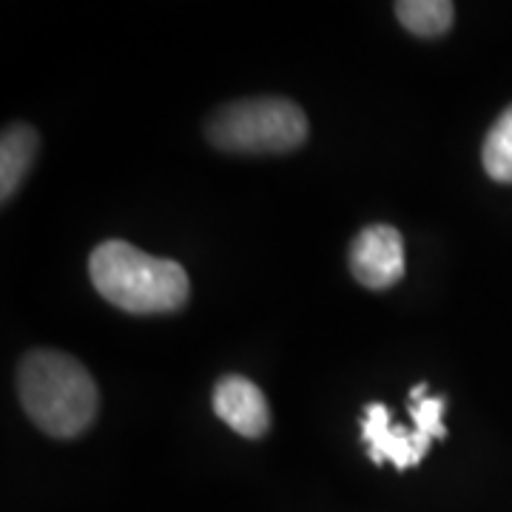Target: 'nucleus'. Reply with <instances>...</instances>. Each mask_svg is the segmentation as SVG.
<instances>
[{
	"instance_id": "obj_1",
	"label": "nucleus",
	"mask_w": 512,
	"mask_h": 512,
	"mask_svg": "<svg viewBox=\"0 0 512 512\" xmlns=\"http://www.w3.org/2000/svg\"><path fill=\"white\" fill-rule=\"evenodd\" d=\"M18 396L26 416L52 439H74L97 419L100 393L92 373L69 353L32 350L18 365Z\"/></svg>"
},
{
	"instance_id": "obj_2",
	"label": "nucleus",
	"mask_w": 512,
	"mask_h": 512,
	"mask_svg": "<svg viewBox=\"0 0 512 512\" xmlns=\"http://www.w3.org/2000/svg\"><path fill=\"white\" fill-rule=\"evenodd\" d=\"M94 291L126 313L151 316L183 308L191 282L180 262L143 254L126 239H106L89 256Z\"/></svg>"
},
{
	"instance_id": "obj_8",
	"label": "nucleus",
	"mask_w": 512,
	"mask_h": 512,
	"mask_svg": "<svg viewBox=\"0 0 512 512\" xmlns=\"http://www.w3.org/2000/svg\"><path fill=\"white\" fill-rule=\"evenodd\" d=\"M396 18L413 35L441 37L453 26L456 6L450 0H402L396 3Z\"/></svg>"
},
{
	"instance_id": "obj_9",
	"label": "nucleus",
	"mask_w": 512,
	"mask_h": 512,
	"mask_svg": "<svg viewBox=\"0 0 512 512\" xmlns=\"http://www.w3.org/2000/svg\"><path fill=\"white\" fill-rule=\"evenodd\" d=\"M481 160H484V171L490 174V180L504 185L512 183V106L487 131Z\"/></svg>"
},
{
	"instance_id": "obj_10",
	"label": "nucleus",
	"mask_w": 512,
	"mask_h": 512,
	"mask_svg": "<svg viewBox=\"0 0 512 512\" xmlns=\"http://www.w3.org/2000/svg\"><path fill=\"white\" fill-rule=\"evenodd\" d=\"M444 407H447V399L444 396H430L427 399V384L421 382L410 390V416L416 421V430L424 433L427 439H447V427H444Z\"/></svg>"
},
{
	"instance_id": "obj_6",
	"label": "nucleus",
	"mask_w": 512,
	"mask_h": 512,
	"mask_svg": "<svg viewBox=\"0 0 512 512\" xmlns=\"http://www.w3.org/2000/svg\"><path fill=\"white\" fill-rule=\"evenodd\" d=\"M214 413L245 439H262L271 430V407L265 393L245 376H225L214 387Z\"/></svg>"
},
{
	"instance_id": "obj_4",
	"label": "nucleus",
	"mask_w": 512,
	"mask_h": 512,
	"mask_svg": "<svg viewBox=\"0 0 512 512\" xmlns=\"http://www.w3.org/2000/svg\"><path fill=\"white\" fill-rule=\"evenodd\" d=\"M350 274L370 291H387L404 276V239L393 225H367L350 242Z\"/></svg>"
},
{
	"instance_id": "obj_3",
	"label": "nucleus",
	"mask_w": 512,
	"mask_h": 512,
	"mask_svg": "<svg viewBox=\"0 0 512 512\" xmlns=\"http://www.w3.org/2000/svg\"><path fill=\"white\" fill-rule=\"evenodd\" d=\"M205 134L231 154H285L308 140V117L288 97H251L214 111Z\"/></svg>"
},
{
	"instance_id": "obj_5",
	"label": "nucleus",
	"mask_w": 512,
	"mask_h": 512,
	"mask_svg": "<svg viewBox=\"0 0 512 512\" xmlns=\"http://www.w3.org/2000/svg\"><path fill=\"white\" fill-rule=\"evenodd\" d=\"M362 439L367 441V456L373 464L393 461L396 470H410V467L421 464V458L430 453V444H433V439H427L419 430L407 433L404 427H396L390 421L387 407L379 402L365 407Z\"/></svg>"
},
{
	"instance_id": "obj_7",
	"label": "nucleus",
	"mask_w": 512,
	"mask_h": 512,
	"mask_svg": "<svg viewBox=\"0 0 512 512\" xmlns=\"http://www.w3.org/2000/svg\"><path fill=\"white\" fill-rule=\"evenodd\" d=\"M37 146H40V137L35 128L26 123H15L3 131V140H0V200L3 202L12 200L23 180L29 177Z\"/></svg>"
}]
</instances>
